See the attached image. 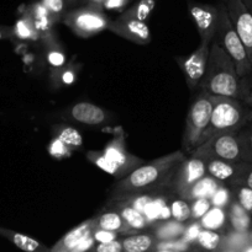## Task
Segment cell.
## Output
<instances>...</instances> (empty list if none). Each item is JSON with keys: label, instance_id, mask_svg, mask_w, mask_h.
Here are the masks:
<instances>
[{"label": "cell", "instance_id": "cell-8", "mask_svg": "<svg viewBox=\"0 0 252 252\" xmlns=\"http://www.w3.org/2000/svg\"><path fill=\"white\" fill-rule=\"evenodd\" d=\"M188 10L194 21L202 43L211 44L217 29L219 9L217 6L204 2L187 0Z\"/></svg>", "mask_w": 252, "mask_h": 252}, {"label": "cell", "instance_id": "cell-27", "mask_svg": "<svg viewBox=\"0 0 252 252\" xmlns=\"http://www.w3.org/2000/svg\"><path fill=\"white\" fill-rule=\"evenodd\" d=\"M153 238L148 234H135L124 239L123 249L125 252H147L153 246Z\"/></svg>", "mask_w": 252, "mask_h": 252}, {"label": "cell", "instance_id": "cell-44", "mask_svg": "<svg viewBox=\"0 0 252 252\" xmlns=\"http://www.w3.org/2000/svg\"><path fill=\"white\" fill-rule=\"evenodd\" d=\"M128 2H130V0H105L103 4V10L123 12Z\"/></svg>", "mask_w": 252, "mask_h": 252}, {"label": "cell", "instance_id": "cell-20", "mask_svg": "<svg viewBox=\"0 0 252 252\" xmlns=\"http://www.w3.org/2000/svg\"><path fill=\"white\" fill-rule=\"evenodd\" d=\"M51 133L53 138L61 140L64 145L73 152L74 149H79L83 145V137L78 129L67 125H54L52 126Z\"/></svg>", "mask_w": 252, "mask_h": 252}, {"label": "cell", "instance_id": "cell-42", "mask_svg": "<svg viewBox=\"0 0 252 252\" xmlns=\"http://www.w3.org/2000/svg\"><path fill=\"white\" fill-rule=\"evenodd\" d=\"M93 238L95 243L98 244H105L111 243V241L118 240V233H113V231L103 230V229H98L93 231Z\"/></svg>", "mask_w": 252, "mask_h": 252}, {"label": "cell", "instance_id": "cell-35", "mask_svg": "<svg viewBox=\"0 0 252 252\" xmlns=\"http://www.w3.org/2000/svg\"><path fill=\"white\" fill-rule=\"evenodd\" d=\"M210 203H211L212 207L225 209L227 206L231 204V192L229 191L227 187L221 185V186L217 189V191L214 193V196L210 198Z\"/></svg>", "mask_w": 252, "mask_h": 252}, {"label": "cell", "instance_id": "cell-38", "mask_svg": "<svg viewBox=\"0 0 252 252\" xmlns=\"http://www.w3.org/2000/svg\"><path fill=\"white\" fill-rule=\"evenodd\" d=\"M157 250H169L174 252H187L189 250V244L183 241L182 239H174V240L160 241L156 245Z\"/></svg>", "mask_w": 252, "mask_h": 252}, {"label": "cell", "instance_id": "cell-51", "mask_svg": "<svg viewBox=\"0 0 252 252\" xmlns=\"http://www.w3.org/2000/svg\"><path fill=\"white\" fill-rule=\"evenodd\" d=\"M242 1H244L245 6L247 7V10H249L250 14H251L252 16V0H242Z\"/></svg>", "mask_w": 252, "mask_h": 252}, {"label": "cell", "instance_id": "cell-30", "mask_svg": "<svg viewBox=\"0 0 252 252\" xmlns=\"http://www.w3.org/2000/svg\"><path fill=\"white\" fill-rule=\"evenodd\" d=\"M222 250H231L235 252H241L246 246L251 244L249 233H240V231H232L227 234L221 241Z\"/></svg>", "mask_w": 252, "mask_h": 252}, {"label": "cell", "instance_id": "cell-39", "mask_svg": "<svg viewBox=\"0 0 252 252\" xmlns=\"http://www.w3.org/2000/svg\"><path fill=\"white\" fill-rule=\"evenodd\" d=\"M40 1L52 15L58 17L59 20H62V16L66 14L67 2L64 0H40Z\"/></svg>", "mask_w": 252, "mask_h": 252}, {"label": "cell", "instance_id": "cell-33", "mask_svg": "<svg viewBox=\"0 0 252 252\" xmlns=\"http://www.w3.org/2000/svg\"><path fill=\"white\" fill-rule=\"evenodd\" d=\"M242 148H244L245 161L252 164V121L237 132Z\"/></svg>", "mask_w": 252, "mask_h": 252}, {"label": "cell", "instance_id": "cell-31", "mask_svg": "<svg viewBox=\"0 0 252 252\" xmlns=\"http://www.w3.org/2000/svg\"><path fill=\"white\" fill-rule=\"evenodd\" d=\"M197 241L203 249H205V250L214 251V250H217V249L221 246L222 239H221V235H220L217 231L205 230V229H202Z\"/></svg>", "mask_w": 252, "mask_h": 252}, {"label": "cell", "instance_id": "cell-36", "mask_svg": "<svg viewBox=\"0 0 252 252\" xmlns=\"http://www.w3.org/2000/svg\"><path fill=\"white\" fill-rule=\"evenodd\" d=\"M211 203H210V199L207 198H199L194 199L193 203L190 204V214H192V218L195 220H200L208 212L211 208Z\"/></svg>", "mask_w": 252, "mask_h": 252}, {"label": "cell", "instance_id": "cell-12", "mask_svg": "<svg viewBox=\"0 0 252 252\" xmlns=\"http://www.w3.org/2000/svg\"><path fill=\"white\" fill-rule=\"evenodd\" d=\"M108 31L113 32L116 36L123 37L127 41L136 44H148L152 39L150 27L146 22L137 21L132 19H121L118 17L114 21H110Z\"/></svg>", "mask_w": 252, "mask_h": 252}, {"label": "cell", "instance_id": "cell-14", "mask_svg": "<svg viewBox=\"0 0 252 252\" xmlns=\"http://www.w3.org/2000/svg\"><path fill=\"white\" fill-rule=\"evenodd\" d=\"M68 118L86 126H101L108 122L106 111L90 102H78L68 111Z\"/></svg>", "mask_w": 252, "mask_h": 252}, {"label": "cell", "instance_id": "cell-45", "mask_svg": "<svg viewBox=\"0 0 252 252\" xmlns=\"http://www.w3.org/2000/svg\"><path fill=\"white\" fill-rule=\"evenodd\" d=\"M94 244H95V240L93 238V234L90 236H88L86 239H84L82 243H79L73 250H71L69 252H88L90 250H93Z\"/></svg>", "mask_w": 252, "mask_h": 252}, {"label": "cell", "instance_id": "cell-13", "mask_svg": "<svg viewBox=\"0 0 252 252\" xmlns=\"http://www.w3.org/2000/svg\"><path fill=\"white\" fill-rule=\"evenodd\" d=\"M103 153L108 159H110L114 164L120 167L125 177L131 174L133 170L145 164L143 160L138 159L137 157L128 153L124 135H119V137L114 138L111 142H109L104 148Z\"/></svg>", "mask_w": 252, "mask_h": 252}, {"label": "cell", "instance_id": "cell-9", "mask_svg": "<svg viewBox=\"0 0 252 252\" xmlns=\"http://www.w3.org/2000/svg\"><path fill=\"white\" fill-rule=\"evenodd\" d=\"M209 48L210 44L200 42L199 47L194 52H192L189 56L175 58L178 65L182 69L185 83H187L190 91H194V89L198 88L203 76H204L208 65Z\"/></svg>", "mask_w": 252, "mask_h": 252}, {"label": "cell", "instance_id": "cell-22", "mask_svg": "<svg viewBox=\"0 0 252 252\" xmlns=\"http://www.w3.org/2000/svg\"><path fill=\"white\" fill-rule=\"evenodd\" d=\"M95 224L98 229L113 231V233H126L130 230L120 214L115 211H106L95 218Z\"/></svg>", "mask_w": 252, "mask_h": 252}, {"label": "cell", "instance_id": "cell-55", "mask_svg": "<svg viewBox=\"0 0 252 252\" xmlns=\"http://www.w3.org/2000/svg\"><path fill=\"white\" fill-rule=\"evenodd\" d=\"M250 240H251V245H252V233H250Z\"/></svg>", "mask_w": 252, "mask_h": 252}, {"label": "cell", "instance_id": "cell-50", "mask_svg": "<svg viewBox=\"0 0 252 252\" xmlns=\"http://www.w3.org/2000/svg\"><path fill=\"white\" fill-rule=\"evenodd\" d=\"M244 102L246 103V105L249 106V107H251V108H252V91H250L249 95H247V97L245 98Z\"/></svg>", "mask_w": 252, "mask_h": 252}, {"label": "cell", "instance_id": "cell-10", "mask_svg": "<svg viewBox=\"0 0 252 252\" xmlns=\"http://www.w3.org/2000/svg\"><path fill=\"white\" fill-rule=\"evenodd\" d=\"M230 21L241 39L252 64V16L242 0H224Z\"/></svg>", "mask_w": 252, "mask_h": 252}, {"label": "cell", "instance_id": "cell-7", "mask_svg": "<svg viewBox=\"0 0 252 252\" xmlns=\"http://www.w3.org/2000/svg\"><path fill=\"white\" fill-rule=\"evenodd\" d=\"M61 21L78 37L89 38L108 30L111 20L103 9L86 5L67 11Z\"/></svg>", "mask_w": 252, "mask_h": 252}, {"label": "cell", "instance_id": "cell-3", "mask_svg": "<svg viewBox=\"0 0 252 252\" xmlns=\"http://www.w3.org/2000/svg\"><path fill=\"white\" fill-rule=\"evenodd\" d=\"M211 98V117L199 145L217 133L239 132L252 121V108L249 107L244 101L212 95Z\"/></svg>", "mask_w": 252, "mask_h": 252}, {"label": "cell", "instance_id": "cell-6", "mask_svg": "<svg viewBox=\"0 0 252 252\" xmlns=\"http://www.w3.org/2000/svg\"><path fill=\"white\" fill-rule=\"evenodd\" d=\"M212 111L211 95L199 93L188 111L185 128L183 133L182 147L185 152L192 153L199 145L203 134L209 126Z\"/></svg>", "mask_w": 252, "mask_h": 252}, {"label": "cell", "instance_id": "cell-47", "mask_svg": "<svg viewBox=\"0 0 252 252\" xmlns=\"http://www.w3.org/2000/svg\"><path fill=\"white\" fill-rule=\"evenodd\" d=\"M14 37V30L9 26H0V41Z\"/></svg>", "mask_w": 252, "mask_h": 252}, {"label": "cell", "instance_id": "cell-4", "mask_svg": "<svg viewBox=\"0 0 252 252\" xmlns=\"http://www.w3.org/2000/svg\"><path fill=\"white\" fill-rule=\"evenodd\" d=\"M217 9H219V21H217L216 33H215L212 42L219 44L226 52L227 56L234 62L237 75L240 76V79H244L251 71L252 64L241 39L237 36L236 31L230 21L225 2H220L217 5Z\"/></svg>", "mask_w": 252, "mask_h": 252}, {"label": "cell", "instance_id": "cell-23", "mask_svg": "<svg viewBox=\"0 0 252 252\" xmlns=\"http://www.w3.org/2000/svg\"><path fill=\"white\" fill-rule=\"evenodd\" d=\"M227 218L232 226V230L240 233H249L251 226V217L249 212L245 211L236 201L231 202L227 212Z\"/></svg>", "mask_w": 252, "mask_h": 252}, {"label": "cell", "instance_id": "cell-29", "mask_svg": "<svg viewBox=\"0 0 252 252\" xmlns=\"http://www.w3.org/2000/svg\"><path fill=\"white\" fill-rule=\"evenodd\" d=\"M185 230V225L183 223H178L175 220H166L156 229V239L161 241L174 240V239L182 238Z\"/></svg>", "mask_w": 252, "mask_h": 252}, {"label": "cell", "instance_id": "cell-25", "mask_svg": "<svg viewBox=\"0 0 252 252\" xmlns=\"http://www.w3.org/2000/svg\"><path fill=\"white\" fill-rule=\"evenodd\" d=\"M12 30H14V37H17L22 41H37L41 38L31 16L27 12H25L24 16H21L15 22Z\"/></svg>", "mask_w": 252, "mask_h": 252}, {"label": "cell", "instance_id": "cell-26", "mask_svg": "<svg viewBox=\"0 0 252 252\" xmlns=\"http://www.w3.org/2000/svg\"><path fill=\"white\" fill-rule=\"evenodd\" d=\"M227 220V212L224 208L211 207L210 211L199 220L202 229L217 231L224 228Z\"/></svg>", "mask_w": 252, "mask_h": 252}, {"label": "cell", "instance_id": "cell-46", "mask_svg": "<svg viewBox=\"0 0 252 252\" xmlns=\"http://www.w3.org/2000/svg\"><path fill=\"white\" fill-rule=\"evenodd\" d=\"M58 79H61L64 84H71L73 83L74 80V73L72 70H69V69H64V70L59 74Z\"/></svg>", "mask_w": 252, "mask_h": 252}, {"label": "cell", "instance_id": "cell-11", "mask_svg": "<svg viewBox=\"0 0 252 252\" xmlns=\"http://www.w3.org/2000/svg\"><path fill=\"white\" fill-rule=\"evenodd\" d=\"M207 164H205V161H203L199 158L190 155V158H185L182 165L178 167L170 187L180 197L195 182L207 176Z\"/></svg>", "mask_w": 252, "mask_h": 252}, {"label": "cell", "instance_id": "cell-43", "mask_svg": "<svg viewBox=\"0 0 252 252\" xmlns=\"http://www.w3.org/2000/svg\"><path fill=\"white\" fill-rule=\"evenodd\" d=\"M93 252H123V243L119 240L111 241V243H105V244H98L96 246H94Z\"/></svg>", "mask_w": 252, "mask_h": 252}, {"label": "cell", "instance_id": "cell-16", "mask_svg": "<svg viewBox=\"0 0 252 252\" xmlns=\"http://www.w3.org/2000/svg\"><path fill=\"white\" fill-rule=\"evenodd\" d=\"M95 229V218L83 221V223L79 224L78 226H76V228L72 229L71 231H68V233H67L66 235L52 248V250H49V252H69L71 250H73L79 243H82L84 239L90 236Z\"/></svg>", "mask_w": 252, "mask_h": 252}, {"label": "cell", "instance_id": "cell-18", "mask_svg": "<svg viewBox=\"0 0 252 252\" xmlns=\"http://www.w3.org/2000/svg\"><path fill=\"white\" fill-rule=\"evenodd\" d=\"M109 209L118 212L126 223V225L130 228V230L131 229H133V230H142V229H145L148 225L145 217L141 213H138L135 208L126 204L125 202L116 201L115 206H109Z\"/></svg>", "mask_w": 252, "mask_h": 252}, {"label": "cell", "instance_id": "cell-34", "mask_svg": "<svg viewBox=\"0 0 252 252\" xmlns=\"http://www.w3.org/2000/svg\"><path fill=\"white\" fill-rule=\"evenodd\" d=\"M235 192H236V202L245 209L249 212L250 214L252 213V189L246 186H234Z\"/></svg>", "mask_w": 252, "mask_h": 252}, {"label": "cell", "instance_id": "cell-40", "mask_svg": "<svg viewBox=\"0 0 252 252\" xmlns=\"http://www.w3.org/2000/svg\"><path fill=\"white\" fill-rule=\"evenodd\" d=\"M246 186L249 189H252V164L251 162H244V167H242V171L240 174V176L237 177L236 182L232 185L234 186Z\"/></svg>", "mask_w": 252, "mask_h": 252}, {"label": "cell", "instance_id": "cell-53", "mask_svg": "<svg viewBox=\"0 0 252 252\" xmlns=\"http://www.w3.org/2000/svg\"><path fill=\"white\" fill-rule=\"evenodd\" d=\"M155 252H174V251H169V250H157Z\"/></svg>", "mask_w": 252, "mask_h": 252}, {"label": "cell", "instance_id": "cell-54", "mask_svg": "<svg viewBox=\"0 0 252 252\" xmlns=\"http://www.w3.org/2000/svg\"><path fill=\"white\" fill-rule=\"evenodd\" d=\"M64 1H71V2H76V1H81V0H64Z\"/></svg>", "mask_w": 252, "mask_h": 252}, {"label": "cell", "instance_id": "cell-24", "mask_svg": "<svg viewBox=\"0 0 252 252\" xmlns=\"http://www.w3.org/2000/svg\"><path fill=\"white\" fill-rule=\"evenodd\" d=\"M156 4H157L156 0H137L128 9L124 10L119 17L146 22L148 20V17L151 16L153 10H155Z\"/></svg>", "mask_w": 252, "mask_h": 252}, {"label": "cell", "instance_id": "cell-19", "mask_svg": "<svg viewBox=\"0 0 252 252\" xmlns=\"http://www.w3.org/2000/svg\"><path fill=\"white\" fill-rule=\"evenodd\" d=\"M0 235L2 238L7 239L10 243H12L16 248L25 252H49L48 249L44 248L39 241L30 238V236L24 235V234L16 233V231L9 230V229L0 226Z\"/></svg>", "mask_w": 252, "mask_h": 252}, {"label": "cell", "instance_id": "cell-32", "mask_svg": "<svg viewBox=\"0 0 252 252\" xmlns=\"http://www.w3.org/2000/svg\"><path fill=\"white\" fill-rule=\"evenodd\" d=\"M169 208L173 220L178 221V223H184V221L189 220L192 218L190 204H188L185 199H175V201L172 202Z\"/></svg>", "mask_w": 252, "mask_h": 252}, {"label": "cell", "instance_id": "cell-52", "mask_svg": "<svg viewBox=\"0 0 252 252\" xmlns=\"http://www.w3.org/2000/svg\"><path fill=\"white\" fill-rule=\"evenodd\" d=\"M241 252H252V245H251V244H250L249 246H246V248H245Z\"/></svg>", "mask_w": 252, "mask_h": 252}, {"label": "cell", "instance_id": "cell-5", "mask_svg": "<svg viewBox=\"0 0 252 252\" xmlns=\"http://www.w3.org/2000/svg\"><path fill=\"white\" fill-rule=\"evenodd\" d=\"M190 155L199 158L203 161L224 160L231 162H246L244 148L237 132L217 133L195 148Z\"/></svg>", "mask_w": 252, "mask_h": 252}, {"label": "cell", "instance_id": "cell-2", "mask_svg": "<svg viewBox=\"0 0 252 252\" xmlns=\"http://www.w3.org/2000/svg\"><path fill=\"white\" fill-rule=\"evenodd\" d=\"M198 88L199 93L241 101H245L249 95L244 81L237 75L232 59L215 42L210 44L207 70Z\"/></svg>", "mask_w": 252, "mask_h": 252}, {"label": "cell", "instance_id": "cell-21", "mask_svg": "<svg viewBox=\"0 0 252 252\" xmlns=\"http://www.w3.org/2000/svg\"><path fill=\"white\" fill-rule=\"evenodd\" d=\"M143 217H145L146 221H147L148 224H152L158 220H169V218H172V216H170V208L167 204V201H166L165 197H153L152 202H151V203L148 204L147 208H146Z\"/></svg>", "mask_w": 252, "mask_h": 252}, {"label": "cell", "instance_id": "cell-15", "mask_svg": "<svg viewBox=\"0 0 252 252\" xmlns=\"http://www.w3.org/2000/svg\"><path fill=\"white\" fill-rule=\"evenodd\" d=\"M207 172L215 180L221 184H227L230 186L236 182L244 167V162H231L224 160H208Z\"/></svg>", "mask_w": 252, "mask_h": 252}, {"label": "cell", "instance_id": "cell-48", "mask_svg": "<svg viewBox=\"0 0 252 252\" xmlns=\"http://www.w3.org/2000/svg\"><path fill=\"white\" fill-rule=\"evenodd\" d=\"M242 81H244V85L245 88H246L247 93L252 91V68H251V71H250V73L242 79Z\"/></svg>", "mask_w": 252, "mask_h": 252}, {"label": "cell", "instance_id": "cell-17", "mask_svg": "<svg viewBox=\"0 0 252 252\" xmlns=\"http://www.w3.org/2000/svg\"><path fill=\"white\" fill-rule=\"evenodd\" d=\"M221 185V182H219L217 180H215L214 177L211 176H204L203 179H200L199 181L195 182L190 189H188L184 193L180 196V198L185 199H190V201H194V199H199V198H207L210 199L212 196H214L215 192L217 191Z\"/></svg>", "mask_w": 252, "mask_h": 252}, {"label": "cell", "instance_id": "cell-49", "mask_svg": "<svg viewBox=\"0 0 252 252\" xmlns=\"http://www.w3.org/2000/svg\"><path fill=\"white\" fill-rule=\"evenodd\" d=\"M86 5L89 6H94V7H98V9H103V4L105 0H85Z\"/></svg>", "mask_w": 252, "mask_h": 252}, {"label": "cell", "instance_id": "cell-28", "mask_svg": "<svg viewBox=\"0 0 252 252\" xmlns=\"http://www.w3.org/2000/svg\"><path fill=\"white\" fill-rule=\"evenodd\" d=\"M86 158H88L89 161L93 162L96 167H99L100 170L105 171L106 174L113 175V176H115L116 179L119 180L125 177L123 171L120 170V167L116 164H114L110 159H108V158L104 155L103 152H88Z\"/></svg>", "mask_w": 252, "mask_h": 252}, {"label": "cell", "instance_id": "cell-41", "mask_svg": "<svg viewBox=\"0 0 252 252\" xmlns=\"http://www.w3.org/2000/svg\"><path fill=\"white\" fill-rule=\"evenodd\" d=\"M200 231H202V225H200L199 221H194V223H190L189 225L185 226V230H184V233H183L182 238L180 239L190 245L192 243L197 241Z\"/></svg>", "mask_w": 252, "mask_h": 252}, {"label": "cell", "instance_id": "cell-56", "mask_svg": "<svg viewBox=\"0 0 252 252\" xmlns=\"http://www.w3.org/2000/svg\"><path fill=\"white\" fill-rule=\"evenodd\" d=\"M221 252H235V251H231V250H222Z\"/></svg>", "mask_w": 252, "mask_h": 252}, {"label": "cell", "instance_id": "cell-1", "mask_svg": "<svg viewBox=\"0 0 252 252\" xmlns=\"http://www.w3.org/2000/svg\"><path fill=\"white\" fill-rule=\"evenodd\" d=\"M184 160V153L179 150L141 165L114 185L111 197L115 201L133 194L160 192L161 189H168L172 186L173 177Z\"/></svg>", "mask_w": 252, "mask_h": 252}, {"label": "cell", "instance_id": "cell-37", "mask_svg": "<svg viewBox=\"0 0 252 252\" xmlns=\"http://www.w3.org/2000/svg\"><path fill=\"white\" fill-rule=\"evenodd\" d=\"M47 149H48L49 155L53 158H56V159L69 158L72 154V150L69 149L67 145H64L61 140L57 139V138H53V139L51 140V143L48 144Z\"/></svg>", "mask_w": 252, "mask_h": 252}]
</instances>
